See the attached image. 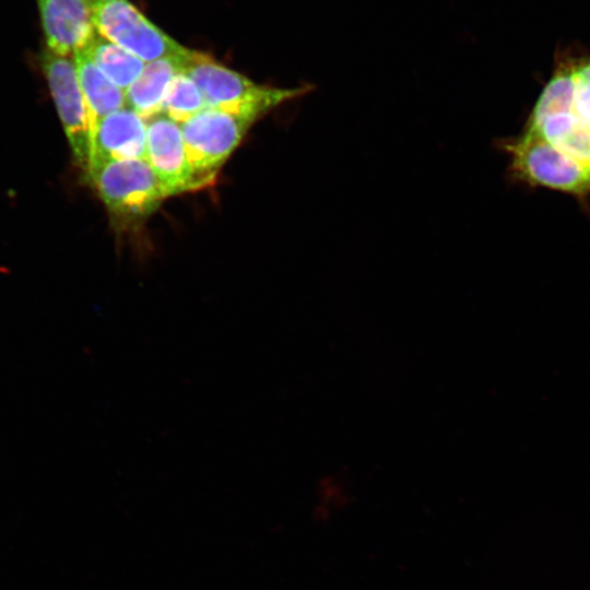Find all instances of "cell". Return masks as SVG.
<instances>
[{"mask_svg":"<svg viewBox=\"0 0 590 590\" xmlns=\"http://www.w3.org/2000/svg\"><path fill=\"white\" fill-rule=\"evenodd\" d=\"M180 72L197 85L206 107L248 111L261 118L312 88L309 84L288 88L259 84L211 56L189 48L181 57Z\"/></svg>","mask_w":590,"mask_h":590,"instance_id":"6da1fadb","label":"cell"},{"mask_svg":"<svg viewBox=\"0 0 590 590\" xmlns=\"http://www.w3.org/2000/svg\"><path fill=\"white\" fill-rule=\"evenodd\" d=\"M260 118L248 111L206 107L180 125L192 191L214 184L221 167Z\"/></svg>","mask_w":590,"mask_h":590,"instance_id":"7a4b0ae2","label":"cell"},{"mask_svg":"<svg viewBox=\"0 0 590 590\" xmlns=\"http://www.w3.org/2000/svg\"><path fill=\"white\" fill-rule=\"evenodd\" d=\"M86 175L113 220L122 226L143 222L170 197L145 158L93 164Z\"/></svg>","mask_w":590,"mask_h":590,"instance_id":"3957f363","label":"cell"},{"mask_svg":"<svg viewBox=\"0 0 590 590\" xmlns=\"http://www.w3.org/2000/svg\"><path fill=\"white\" fill-rule=\"evenodd\" d=\"M510 156L514 178L586 200L590 196V169L557 150L538 133L524 128L499 144Z\"/></svg>","mask_w":590,"mask_h":590,"instance_id":"277c9868","label":"cell"},{"mask_svg":"<svg viewBox=\"0 0 590 590\" xmlns=\"http://www.w3.org/2000/svg\"><path fill=\"white\" fill-rule=\"evenodd\" d=\"M92 5L96 32L144 62L179 56L188 49L153 24L129 0H95Z\"/></svg>","mask_w":590,"mask_h":590,"instance_id":"5b68a950","label":"cell"},{"mask_svg":"<svg viewBox=\"0 0 590 590\" xmlns=\"http://www.w3.org/2000/svg\"><path fill=\"white\" fill-rule=\"evenodd\" d=\"M40 66L74 162L87 174L91 156L90 118L74 58L46 49L40 56Z\"/></svg>","mask_w":590,"mask_h":590,"instance_id":"8992f818","label":"cell"},{"mask_svg":"<svg viewBox=\"0 0 590 590\" xmlns=\"http://www.w3.org/2000/svg\"><path fill=\"white\" fill-rule=\"evenodd\" d=\"M145 160L170 197L192 191L180 125L163 114L146 120Z\"/></svg>","mask_w":590,"mask_h":590,"instance_id":"52a82bcc","label":"cell"},{"mask_svg":"<svg viewBox=\"0 0 590 590\" xmlns=\"http://www.w3.org/2000/svg\"><path fill=\"white\" fill-rule=\"evenodd\" d=\"M37 4L49 51L73 57L96 34L90 0H37Z\"/></svg>","mask_w":590,"mask_h":590,"instance_id":"ba28073f","label":"cell"},{"mask_svg":"<svg viewBox=\"0 0 590 590\" xmlns=\"http://www.w3.org/2000/svg\"><path fill=\"white\" fill-rule=\"evenodd\" d=\"M145 153L146 120L127 106L106 116L91 134L90 166L145 158Z\"/></svg>","mask_w":590,"mask_h":590,"instance_id":"9c48e42d","label":"cell"},{"mask_svg":"<svg viewBox=\"0 0 590 590\" xmlns=\"http://www.w3.org/2000/svg\"><path fill=\"white\" fill-rule=\"evenodd\" d=\"M182 55L146 62L137 80L125 91L126 106L144 120L160 115L166 90L180 72Z\"/></svg>","mask_w":590,"mask_h":590,"instance_id":"30bf717a","label":"cell"},{"mask_svg":"<svg viewBox=\"0 0 590 590\" xmlns=\"http://www.w3.org/2000/svg\"><path fill=\"white\" fill-rule=\"evenodd\" d=\"M526 129L533 131L590 169V127L571 113L529 118Z\"/></svg>","mask_w":590,"mask_h":590,"instance_id":"8fae6325","label":"cell"},{"mask_svg":"<svg viewBox=\"0 0 590 590\" xmlns=\"http://www.w3.org/2000/svg\"><path fill=\"white\" fill-rule=\"evenodd\" d=\"M73 58L88 110L92 134L106 116L126 106L125 91L113 83L83 50L75 52Z\"/></svg>","mask_w":590,"mask_h":590,"instance_id":"7c38bea8","label":"cell"},{"mask_svg":"<svg viewBox=\"0 0 590 590\" xmlns=\"http://www.w3.org/2000/svg\"><path fill=\"white\" fill-rule=\"evenodd\" d=\"M83 51L113 83L123 91L137 80L146 63L97 32Z\"/></svg>","mask_w":590,"mask_h":590,"instance_id":"4fadbf2b","label":"cell"},{"mask_svg":"<svg viewBox=\"0 0 590 590\" xmlns=\"http://www.w3.org/2000/svg\"><path fill=\"white\" fill-rule=\"evenodd\" d=\"M205 108V101L197 85L179 72L166 90L161 114L181 125Z\"/></svg>","mask_w":590,"mask_h":590,"instance_id":"5bb4252c","label":"cell"},{"mask_svg":"<svg viewBox=\"0 0 590 590\" xmlns=\"http://www.w3.org/2000/svg\"><path fill=\"white\" fill-rule=\"evenodd\" d=\"M566 64L573 90L569 113L590 127V59L575 60Z\"/></svg>","mask_w":590,"mask_h":590,"instance_id":"9a60e30c","label":"cell"},{"mask_svg":"<svg viewBox=\"0 0 590 590\" xmlns=\"http://www.w3.org/2000/svg\"><path fill=\"white\" fill-rule=\"evenodd\" d=\"M92 3L95 1V0H90Z\"/></svg>","mask_w":590,"mask_h":590,"instance_id":"2e32d148","label":"cell"}]
</instances>
